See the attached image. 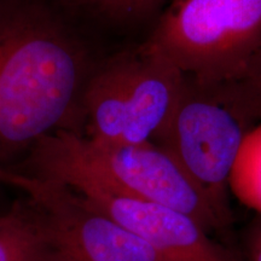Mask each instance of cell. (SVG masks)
Wrapping results in <instances>:
<instances>
[{
  "label": "cell",
  "mask_w": 261,
  "mask_h": 261,
  "mask_svg": "<svg viewBox=\"0 0 261 261\" xmlns=\"http://www.w3.org/2000/svg\"><path fill=\"white\" fill-rule=\"evenodd\" d=\"M228 189L244 205L261 214V123L247 133Z\"/></svg>",
  "instance_id": "obj_10"
},
{
  "label": "cell",
  "mask_w": 261,
  "mask_h": 261,
  "mask_svg": "<svg viewBox=\"0 0 261 261\" xmlns=\"http://www.w3.org/2000/svg\"><path fill=\"white\" fill-rule=\"evenodd\" d=\"M255 122L234 81L204 83L185 75L174 112L156 144L177 160L227 219L231 173Z\"/></svg>",
  "instance_id": "obj_4"
},
{
  "label": "cell",
  "mask_w": 261,
  "mask_h": 261,
  "mask_svg": "<svg viewBox=\"0 0 261 261\" xmlns=\"http://www.w3.org/2000/svg\"><path fill=\"white\" fill-rule=\"evenodd\" d=\"M28 203L0 215V261H45L54 252L40 213Z\"/></svg>",
  "instance_id": "obj_8"
},
{
  "label": "cell",
  "mask_w": 261,
  "mask_h": 261,
  "mask_svg": "<svg viewBox=\"0 0 261 261\" xmlns=\"http://www.w3.org/2000/svg\"><path fill=\"white\" fill-rule=\"evenodd\" d=\"M127 194L167 205L211 231L227 219L177 160L156 143L107 144L73 129H58L37 142Z\"/></svg>",
  "instance_id": "obj_5"
},
{
  "label": "cell",
  "mask_w": 261,
  "mask_h": 261,
  "mask_svg": "<svg viewBox=\"0 0 261 261\" xmlns=\"http://www.w3.org/2000/svg\"><path fill=\"white\" fill-rule=\"evenodd\" d=\"M234 83L249 104L256 121H259L261 120V47Z\"/></svg>",
  "instance_id": "obj_11"
},
{
  "label": "cell",
  "mask_w": 261,
  "mask_h": 261,
  "mask_svg": "<svg viewBox=\"0 0 261 261\" xmlns=\"http://www.w3.org/2000/svg\"><path fill=\"white\" fill-rule=\"evenodd\" d=\"M143 45L194 79L234 81L261 47V0H171Z\"/></svg>",
  "instance_id": "obj_3"
},
{
  "label": "cell",
  "mask_w": 261,
  "mask_h": 261,
  "mask_svg": "<svg viewBox=\"0 0 261 261\" xmlns=\"http://www.w3.org/2000/svg\"><path fill=\"white\" fill-rule=\"evenodd\" d=\"M0 180L28 195L52 250L64 261H163L148 243L61 182L4 168Z\"/></svg>",
  "instance_id": "obj_7"
},
{
  "label": "cell",
  "mask_w": 261,
  "mask_h": 261,
  "mask_svg": "<svg viewBox=\"0 0 261 261\" xmlns=\"http://www.w3.org/2000/svg\"><path fill=\"white\" fill-rule=\"evenodd\" d=\"M32 174L58 181L148 243L163 261H243L215 243L189 215L116 189L80 166L35 144Z\"/></svg>",
  "instance_id": "obj_6"
},
{
  "label": "cell",
  "mask_w": 261,
  "mask_h": 261,
  "mask_svg": "<svg viewBox=\"0 0 261 261\" xmlns=\"http://www.w3.org/2000/svg\"><path fill=\"white\" fill-rule=\"evenodd\" d=\"M45 261H64V260H63V259H61V257H60V256H58L56 253H55V252H52V254H51V255H50V256H48V257H47V259H46V260H45Z\"/></svg>",
  "instance_id": "obj_13"
},
{
  "label": "cell",
  "mask_w": 261,
  "mask_h": 261,
  "mask_svg": "<svg viewBox=\"0 0 261 261\" xmlns=\"http://www.w3.org/2000/svg\"><path fill=\"white\" fill-rule=\"evenodd\" d=\"M94 65L51 0H0V161L70 129Z\"/></svg>",
  "instance_id": "obj_1"
},
{
  "label": "cell",
  "mask_w": 261,
  "mask_h": 261,
  "mask_svg": "<svg viewBox=\"0 0 261 261\" xmlns=\"http://www.w3.org/2000/svg\"><path fill=\"white\" fill-rule=\"evenodd\" d=\"M64 15L114 27H132L152 18L167 0H51Z\"/></svg>",
  "instance_id": "obj_9"
},
{
  "label": "cell",
  "mask_w": 261,
  "mask_h": 261,
  "mask_svg": "<svg viewBox=\"0 0 261 261\" xmlns=\"http://www.w3.org/2000/svg\"><path fill=\"white\" fill-rule=\"evenodd\" d=\"M185 75L144 45L94 65L81 100L87 138L107 144L156 143Z\"/></svg>",
  "instance_id": "obj_2"
},
{
  "label": "cell",
  "mask_w": 261,
  "mask_h": 261,
  "mask_svg": "<svg viewBox=\"0 0 261 261\" xmlns=\"http://www.w3.org/2000/svg\"><path fill=\"white\" fill-rule=\"evenodd\" d=\"M246 261H261V214L254 219L248 231Z\"/></svg>",
  "instance_id": "obj_12"
}]
</instances>
